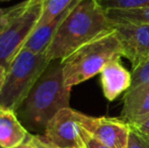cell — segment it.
<instances>
[{
	"label": "cell",
	"mask_w": 149,
	"mask_h": 148,
	"mask_svg": "<svg viewBox=\"0 0 149 148\" xmlns=\"http://www.w3.org/2000/svg\"><path fill=\"white\" fill-rule=\"evenodd\" d=\"M70 94L71 87L64 82L61 60H52L15 114L26 130L44 132L57 113L70 108Z\"/></svg>",
	"instance_id": "6da1fadb"
},
{
	"label": "cell",
	"mask_w": 149,
	"mask_h": 148,
	"mask_svg": "<svg viewBox=\"0 0 149 148\" xmlns=\"http://www.w3.org/2000/svg\"><path fill=\"white\" fill-rule=\"evenodd\" d=\"M114 30L115 24L95 0H79L61 22L46 55L50 61L64 60L88 42Z\"/></svg>",
	"instance_id": "7a4b0ae2"
},
{
	"label": "cell",
	"mask_w": 149,
	"mask_h": 148,
	"mask_svg": "<svg viewBox=\"0 0 149 148\" xmlns=\"http://www.w3.org/2000/svg\"><path fill=\"white\" fill-rule=\"evenodd\" d=\"M121 57L123 49L116 31L96 38L61 60L65 84L72 88L100 73L107 64Z\"/></svg>",
	"instance_id": "3957f363"
},
{
	"label": "cell",
	"mask_w": 149,
	"mask_h": 148,
	"mask_svg": "<svg viewBox=\"0 0 149 148\" xmlns=\"http://www.w3.org/2000/svg\"><path fill=\"white\" fill-rule=\"evenodd\" d=\"M43 0H24L9 8L0 22V65L7 70L37 26Z\"/></svg>",
	"instance_id": "277c9868"
},
{
	"label": "cell",
	"mask_w": 149,
	"mask_h": 148,
	"mask_svg": "<svg viewBox=\"0 0 149 148\" xmlns=\"http://www.w3.org/2000/svg\"><path fill=\"white\" fill-rule=\"evenodd\" d=\"M50 62L46 53L36 54L26 49L20 50L6 70L0 92V106L15 112Z\"/></svg>",
	"instance_id": "5b68a950"
},
{
	"label": "cell",
	"mask_w": 149,
	"mask_h": 148,
	"mask_svg": "<svg viewBox=\"0 0 149 148\" xmlns=\"http://www.w3.org/2000/svg\"><path fill=\"white\" fill-rule=\"evenodd\" d=\"M43 137L53 148H85L79 112L61 110L47 124Z\"/></svg>",
	"instance_id": "8992f818"
},
{
	"label": "cell",
	"mask_w": 149,
	"mask_h": 148,
	"mask_svg": "<svg viewBox=\"0 0 149 148\" xmlns=\"http://www.w3.org/2000/svg\"><path fill=\"white\" fill-rule=\"evenodd\" d=\"M79 122L86 132L107 147H128L130 125L121 118L90 117L79 112Z\"/></svg>",
	"instance_id": "52a82bcc"
},
{
	"label": "cell",
	"mask_w": 149,
	"mask_h": 148,
	"mask_svg": "<svg viewBox=\"0 0 149 148\" xmlns=\"http://www.w3.org/2000/svg\"><path fill=\"white\" fill-rule=\"evenodd\" d=\"M115 31L121 42L123 56L135 67L149 56V26L115 24Z\"/></svg>",
	"instance_id": "ba28073f"
},
{
	"label": "cell",
	"mask_w": 149,
	"mask_h": 148,
	"mask_svg": "<svg viewBox=\"0 0 149 148\" xmlns=\"http://www.w3.org/2000/svg\"><path fill=\"white\" fill-rule=\"evenodd\" d=\"M100 83L104 97L113 101L130 89L132 74L122 65L120 59L115 60L107 64L102 70Z\"/></svg>",
	"instance_id": "9c48e42d"
},
{
	"label": "cell",
	"mask_w": 149,
	"mask_h": 148,
	"mask_svg": "<svg viewBox=\"0 0 149 148\" xmlns=\"http://www.w3.org/2000/svg\"><path fill=\"white\" fill-rule=\"evenodd\" d=\"M149 118V83L130 88L123 97L121 119L137 125Z\"/></svg>",
	"instance_id": "30bf717a"
},
{
	"label": "cell",
	"mask_w": 149,
	"mask_h": 148,
	"mask_svg": "<svg viewBox=\"0 0 149 148\" xmlns=\"http://www.w3.org/2000/svg\"><path fill=\"white\" fill-rule=\"evenodd\" d=\"M29 135L15 112L0 106V146L16 148L26 142Z\"/></svg>",
	"instance_id": "8fae6325"
},
{
	"label": "cell",
	"mask_w": 149,
	"mask_h": 148,
	"mask_svg": "<svg viewBox=\"0 0 149 148\" xmlns=\"http://www.w3.org/2000/svg\"><path fill=\"white\" fill-rule=\"evenodd\" d=\"M79 0H77L74 4L70 6L66 11H64L62 14H60L59 16H57L56 18H54L53 20H51L50 22L45 24H41V26H37L35 28V30L31 32L30 37L28 38L26 42H24L22 49L29 50V51L33 52L36 54H43L46 53L49 48L50 44H51L52 40H53L54 36H55L56 32H57L58 28L60 26L61 22L64 20V18L66 17V15L68 14V12L71 10V8L78 2Z\"/></svg>",
	"instance_id": "7c38bea8"
},
{
	"label": "cell",
	"mask_w": 149,
	"mask_h": 148,
	"mask_svg": "<svg viewBox=\"0 0 149 148\" xmlns=\"http://www.w3.org/2000/svg\"><path fill=\"white\" fill-rule=\"evenodd\" d=\"M106 14L114 24H133L149 26V6L137 9L107 10Z\"/></svg>",
	"instance_id": "4fadbf2b"
},
{
	"label": "cell",
	"mask_w": 149,
	"mask_h": 148,
	"mask_svg": "<svg viewBox=\"0 0 149 148\" xmlns=\"http://www.w3.org/2000/svg\"><path fill=\"white\" fill-rule=\"evenodd\" d=\"M77 0H43L42 14L37 26L45 24L66 11Z\"/></svg>",
	"instance_id": "5bb4252c"
},
{
	"label": "cell",
	"mask_w": 149,
	"mask_h": 148,
	"mask_svg": "<svg viewBox=\"0 0 149 148\" xmlns=\"http://www.w3.org/2000/svg\"><path fill=\"white\" fill-rule=\"evenodd\" d=\"M95 1L104 11L137 9L149 6V0H95Z\"/></svg>",
	"instance_id": "9a60e30c"
},
{
	"label": "cell",
	"mask_w": 149,
	"mask_h": 148,
	"mask_svg": "<svg viewBox=\"0 0 149 148\" xmlns=\"http://www.w3.org/2000/svg\"><path fill=\"white\" fill-rule=\"evenodd\" d=\"M132 83L130 88L149 83V56L132 69Z\"/></svg>",
	"instance_id": "2e32d148"
},
{
	"label": "cell",
	"mask_w": 149,
	"mask_h": 148,
	"mask_svg": "<svg viewBox=\"0 0 149 148\" xmlns=\"http://www.w3.org/2000/svg\"><path fill=\"white\" fill-rule=\"evenodd\" d=\"M127 148H149V137L144 136L136 129L130 126V134Z\"/></svg>",
	"instance_id": "e0dca14e"
},
{
	"label": "cell",
	"mask_w": 149,
	"mask_h": 148,
	"mask_svg": "<svg viewBox=\"0 0 149 148\" xmlns=\"http://www.w3.org/2000/svg\"><path fill=\"white\" fill-rule=\"evenodd\" d=\"M24 148H53L41 135H29L24 143Z\"/></svg>",
	"instance_id": "ac0fdd59"
},
{
	"label": "cell",
	"mask_w": 149,
	"mask_h": 148,
	"mask_svg": "<svg viewBox=\"0 0 149 148\" xmlns=\"http://www.w3.org/2000/svg\"><path fill=\"white\" fill-rule=\"evenodd\" d=\"M82 138L84 141L85 148H109L106 145H104L102 143H100V141H97L95 138L91 136L88 132L84 130L82 128Z\"/></svg>",
	"instance_id": "d6986e66"
},
{
	"label": "cell",
	"mask_w": 149,
	"mask_h": 148,
	"mask_svg": "<svg viewBox=\"0 0 149 148\" xmlns=\"http://www.w3.org/2000/svg\"><path fill=\"white\" fill-rule=\"evenodd\" d=\"M130 126L133 127L134 129H136L138 132L143 134L144 136L149 137V118L137 125H130Z\"/></svg>",
	"instance_id": "ffe728a7"
},
{
	"label": "cell",
	"mask_w": 149,
	"mask_h": 148,
	"mask_svg": "<svg viewBox=\"0 0 149 148\" xmlns=\"http://www.w3.org/2000/svg\"><path fill=\"white\" fill-rule=\"evenodd\" d=\"M5 75H6L5 68L0 65V92H1V89H2V87H3L4 80H5Z\"/></svg>",
	"instance_id": "44dd1931"
},
{
	"label": "cell",
	"mask_w": 149,
	"mask_h": 148,
	"mask_svg": "<svg viewBox=\"0 0 149 148\" xmlns=\"http://www.w3.org/2000/svg\"><path fill=\"white\" fill-rule=\"evenodd\" d=\"M5 12H6V8H1V7H0V22H1V19L3 18Z\"/></svg>",
	"instance_id": "7402d4cb"
},
{
	"label": "cell",
	"mask_w": 149,
	"mask_h": 148,
	"mask_svg": "<svg viewBox=\"0 0 149 148\" xmlns=\"http://www.w3.org/2000/svg\"><path fill=\"white\" fill-rule=\"evenodd\" d=\"M16 148H24V144H22V145H20V146H18V147H16Z\"/></svg>",
	"instance_id": "603a6c76"
},
{
	"label": "cell",
	"mask_w": 149,
	"mask_h": 148,
	"mask_svg": "<svg viewBox=\"0 0 149 148\" xmlns=\"http://www.w3.org/2000/svg\"><path fill=\"white\" fill-rule=\"evenodd\" d=\"M0 148H3V147H2V146H0Z\"/></svg>",
	"instance_id": "cb8c5ba5"
}]
</instances>
